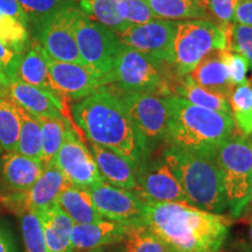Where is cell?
I'll return each mask as SVG.
<instances>
[{
	"instance_id": "41",
	"label": "cell",
	"mask_w": 252,
	"mask_h": 252,
	"mask_svg": "<svg viewBox=\"0 0 252 252\" xmlns=\"http://www.w3.org/2000/svg\"><path fill=\"white\" fill-rule=\"evenodd\" d=\"M19 56H20V54H17L13 50L7 48L5 45H2V43L0 42V63H1L2 67L5 68V70L7 71L11 81L17 78V67L19 62Z\"/></svg>"
},
{
	"instance_id": "43",
	"label": "cell",
	"mask_w": 252,
	"mask_h": 252,
	"mask_svg": "<svg viewBox=\"0 0 252 252\" xmlns=\"http://www.w3.org/2000/svg\"><path fill=\"white\" fill-rule=\"evenodd\" d=\"M237 24L252 26V0H239L235 9V20Z\"/></svg>"
},
{
	"instance_id": "6",
	"label": "cell",
	"mask_w": 252,
	"mask_h": 252,
	"mask_svg": "<svg viewBox=\"0 0 252 252\" xmlns=\"http://www.w3.org/2000/svg\"><path fill=\"white\" fill-rule=\"evenodd\" d=\"M216 160L230 217L239 220L247 209L252 186V141L249 135L232 132L217 147Z\"/></svg>"
},
{
	"instance_id": "16",
	"label": "cell",
	"mask_w": 252,
	"mask_h": 252,
	"mask_svg": "<svg viewBox=\"0 0 252 252\" xmlns=\"http://www.w3.org/2000/svg\"><path fill=\"white\" fill-rule=\"evenodd\" d=\"M46 61L53 84L63 99L80 100L105 87L103 78L87 65L58 61L47 53Z\"/></svg>"
},
{
	"instance_id": "35",
	"label": "cell",
	"mask_w": 252,
	"mask_h": 252,
	"mask_svg": "<svg viewBox=\"0 0 252 252\" xmlns=\"http://www.w3.org/2000/svg\"><path fill=\"white\" fill-rule=\"evenodd\" d=\"M220 25L224 30L226 49L244 56L252 64V26L237 23Z\"/></svg>"
},
{
	"instance_id": "11",
	"label": "cell",
	"mask_w": 252,
	"mask_h": 252,
	"mask_svg": "<svg viewBox=\"0 0 252 252\" xmlns=\"http://www.w3.org/2000/svg\"><path fill=\"white\" fill-rule=\"evenodd\" d=\"M88 189L103 219L126 225L145 224L146 201L133 189L119 188L105 181Z\"/></svg>"
},
{
	"instance_id": "37",
	"label": "cell",
	"mask_w": 252,
	"mask_h": 252,
	"mask_svg": "<svg viewBox=\"0 0 252 252\" xmlns=\"http://www.w3.org/2000/svg\"><path fill=\"white\" fill-rule=\"evenodd\" d=\"M117 11L126 24H145L156 19L145 0H118Z\"/></svg>"
},
{
	"instance_id": "51",
	"label": "cell",
	"mask_w": 252,
	"mask_h": 252,
	"mask_svg": "<svg viewBox=\"0 0 252 252\" xmlns=\"http://www.w3.org/2000/svg\"><path fill=\"white\" fill-rule=\"evenodd\" d=\"M219 252H220V251H219Z\"/></svg>"
},
{
	"instance_id": "39",
	"label": "cell",
	"mask_w": 252,
	"mask_h": 252,
	"mask_svg": "<svg viewBox=\"0 0 252 252\" xmlns=\"http://www.w3.org/2000/svg\"><path fill=\"white\" fill-rule=\"evenodd\" d=\"M238 2L239 0H207V9L220 24L234 23Z\"/></svg>"
},
{
	"instance_id": "44",
	"label": "cell",
	"mask_w": 252,
	"mask_h": 252,
	"mask_svg": "<svg viewBox=\"0 0 252 252\" xmlns=\"http://www.w3.org/2000/svg\"><path fill=\"white\" fill-rule=\"evenodd\" d=\"M225 252H252V245L245 241H236Z\"/></svg>"
},
{
	"instance_id": "46",
	"label": "cell",
	"mask_w": 252,
	"mask_h": 252,
	"mask_svg": "<svg viewBox=\"0 0 252 252\" xmlns=\"http://www.w3.org/2000/svg\"><path fill=\"white\" fill-rule=\"evenodd\" d=\"M191 1H195V2H197L198 5H201L202 6V7H204L207 9V0H191ZM208 11V9H207Z\"/></svg>"
},
{
	"instance_id": "32",
	"label": "cell",
	"mask_w": 252,
	"mask_h": 252,
	"mask_svg": "<svg viewBox=\"0 0 252 252\" xmlns=\"http://www.w3.org/2000/svg\"><path fill=\"white\" fill-rule=\"evenodd\" d=\"M229 104L238 131L244 135L252 134V86L250 82L232 90L229 96Z\"/></svg>"
},
{
	"instance_id": "21",
	"label": "cell",
	"mask_w": 252,
	"mask_h": 252,
	"mask_svg": "<svg viewBox=\"0 0 252 252\" xmlns=\"http://www.w3.org/2000/svg\"><path fill=\"white\" fill-rule=\"evenodd\" d=\"M17 78L62 98L56 91L52 78H50L45 49L41 47L40 42L36 39H32L27 48L19 56Z\"/></svg>"
},
{
	"instance_id": "38",
	"label": "cell",
	"mask_w": 252,
	"mask_h": 252,
	"mask_svg": "<svg viewBox=\"0 0 252 252\" xmlns=\"http://www.w3.org/2000/svg\"><path fill=\"white\" fill-rule=\"evenodd\" d=\"M220 56L224 61L226 69H228L229 77L234 87L243 86L248 83L247 74L250 67V62L248 61L244 56H242L238 53L231 52L228 49H220Z\"/></svg>"
},
{
	"instance_id": "25",
	"label": "cell",
	"mask_w": 252,
	"mask_h": 252,
	"mask_svg": "<svg viewBox=\"0 0 252 252\" xmlns=\"http://www.w3.org/2000/svg\"><path fill=\"white\" fill-rule=\"evenodd\" d=\"M172 94L181 97L188 100L189 103L201 106V108L231 115L228 97L197 86L188 76L179 78L175 82L172 89Z\"/></svg>"
},
{
	"instance_id": "9",
	"label": "cell",
	"mask_w": 252,
	"mask_h": 252,
	"mask_svg": "<svg viewBox=\"0 0 252 252\" xmlns=\"http://www.w3.org/2000/svg\"><path fill=\"white\" fill-rule=\"evenodd\" d=\"M75 39L83 64L99 75L108 86L106 78L123 46L117 34L87 17L80 8L75 24Z\"/></svg>"
},
{
	"instance_id": "42",
	"label": "cell",
	"mask_w": 252,
	"mask_h": 252,
	"mask_svg": "<svg viewBox=\"0 0 252 252\" xmlns=\"http://www.w3.org/2000/svg\"><path fill=\"white\" fill-rule=\"evenodd\" d=\"M0 252H19L17 237L5 220H0Z\"/></svg>"
},
{
	"instance_id": "33",
	"label": "cell",
	"mask_w": 252,
	"mask_h": 252,
	"mask_svg": "<svg viewBox=\"0 0 252 252\" xmlns=\"http://www.w3.org/2000/svg\"><path fill=\"white\" fill-rule=\"evenodd\" d=\"M19 217H20L21 236L26 252H48L39 214L27 212L19 215Z\"/></svg>"
},
{
	"instance_id": "15",
	"label": "cell",
	"mask_w": 252,
	"mask_h": 252,
	"mask_svg": "<svg viewBox=\"0 0 252 252\" xmlns=\"http://www.w3.org/2000/svg\"><path fill=\"white\" fill-rule=\"evenodd\" d=\"M54 163L74 186L90 188L104 181L93 154L82 141L72 124L69 125Z\"/></svg>"
},
{
	"instance_id": "2",
	"label": "cell",
	"mask_w": 252,
	"mask_h": 252,
	"mask_svg": "<svg viewBox=\"0 0 252 252\" xmlns=\"http://www.w3.org/2000/svg\"><path fill=\"white\" fill-rule=\"evenodd\" d=\"M231 220L181 203L146 201L145 224L171 252H219Z\"/></svg>"
},
{
	"instance_id": "5",
	"label": "cell",
	"mask_w": 252,
	"mask_h": 252,
	"mask_svg": "<svg viewBox=\"0 0 252 252\" xmlns=\"http://www.w3.org/2000/svg\"><path fill=\"white\" fill-rule=\"evenodd\" d=\"M178 80L172 64L123 45L106 82L108 86L122 91L172 96Z\"/></svg>"
},
{
	"instance_id": "29",
	"label": "cell",
	"mask_w": 252,
	"mask_h": 252,
	"mask_svg": "<svg viewBox=\"0 0 252 252\" xmlns=\"http://www.w3.org/2000/svg\"><path fill=\"white\" fill-rule=\"evenodd\" d=\"M17 111L20 118L18 150L23 156L41 161V126L35 115L28 112L17 104Z\"/></svg>"
},
{
	"instance_id": "10",
	"label": "cell",
	"mask_w": 252,
	"mask_h": 252,
	"mask_svg": "<svg viewBox=\"0 0 252 252\" xmlns=\"http://www.w3.org/2000/svg\"><path fill=\"white\" fill-rule=\"evenodd\" d=\"M80 8L68 1L35 31V39L50 58L83 64L75 39V24Z\"/></svg>"
},
{
	"instance_id": "14",
	"label": "cell",
	"mask_w": 252,
	"mask_h": 252,
	"mask_svg": "<svg viewBox=\"0 0 252 252\" xmlns=\"http://www.w3.org/2000/svg\"><path fill=\"white\" fill-rule=\"evenodd\" d=\"M175 33L176 23L154 19L145 24H130L116 34L124 46L172 64Z\"/></svg>"
},
{
	"instance_id": "7",
	"label": "cell",
	"mask_w": 252,
	"mask_h": 252,
	"mask_svg": "<svg viewBox=\"0 0 252 252\" xmlns=\"http://www.w3.org/2000/svg\"><path fill=\"white\" fill-rule=\"evenodd\" d=\"M220 49H226L224 30L220 24L209 20L176 23L172 61L175 76H187L209 53Z\"/></svg>"
},
{
	"instance_id": "22",
	"label": "cell",
	"mask_w": 252,
	"mask_h": 252,
	"mask_svg": "<svg viewBox=\"0 0 252 252\" xmlns=\"http://www.w3.org/2000/svg\"><path fill=\"white\" fill-rule=\"evenodd\" d=\"M187 76L197 86L223 94L228 97V99L235 89L230 81L225 63L220 56V49L209 53Z\"/></svg>"
},
{
	"instance_id": "17",
	"label": "cell",
	"mask_w": 252,
	"mask_h": 252,
	"mask_svg": "<svg viewBox=\"0 0 252 252\" xmlns=\"http://www.w3.org/2000/svg\"><path fill=\"white\" fill-rule=\"evenodd\" d=\"M6 98L35 116L68 118L64 100L48 91L15 78L6 87ZM69 119V118H68Z\"/></svg>"
},
{
	"instance_id": "8",
	"label": "cell",
	"mask_w": 252,
	"mask_h": 252,
	"mask_svg": "<svg viewBox=\"0 0 252 252\" xmlns=\"http://www.w3.org/2000/svg\"><path fill=\"white\" fill-rule=\"evenodd\" d=\"M115 90L127 109L149 154L154 147L167 143L171 118L168 96L156 93H128L116 88Z\"/></svg>"
},
{
	"instance_id": "45",
	"label": "cell",
	"mask_w": 252,
	"mask_h": 252,
	"mask_svg": "<svg viewBox=\"0 0 252 252\" xmlns=\"http://www.w3.org/2000/svg\"><path fill=\"white\" fill-rule=\"evenodd\" d=\"M238 220L242 223H245V224H249V223L252 222V186H251L250 198H249L247 209H245L244 214L242 215V217Z\"/></svg>"
},
{
	"instance_id": "18",
	"label": "cell",
	"mask_w": 252,
	"mask_h": 252,
	"mask_svg": "<svg viewBox=\"0 0 252 252\" xmlns=\"http://www.w3.org/2000/svg\"><path fill=\"white\" fill-rule=\"evenodd\" d=\"M42 162L23 156L19 152H5L0 158V185L1 194L20 193L30 189L42 175Z\"/></svg>"
},
{
	"instance_id": "12",
	"label": "cell",
	"mask_w": 252,
	"mask_h": 252,
	"mask_svg": "<svg viewBox=\"0 0 252 252\" xmlns=\"http://www.w3.org/2000/svg\"><path fill=\"white\" fill-rule=\"evenodd\" d=\"M69 185L70 182L52 162L30 189L20 193L1 194L0 203L18 216L27 212H45L55 206L59 195Z\"/></svg>"
},
{
	"instance_id": "40",
	"label": "cell",
	"mask_w": 252,
	"mask_h": 252,
	"mask_svg": "<svg viewBox=\"0 0 252 252\" xmlns=\"http://www.w3.org/2000/svg\"><path fill=\"white\" fill-rule=\"evenodd\" d=\"M0 14L12 18L28 27V18L17 0H0Z\"/></svg>"
},
{
	"instance_id": "34",
	"label": "cell",
	"mask_w": 252,
	"mask_h": 252,
	"mask_svg": "<svg viewBox=\"0 0 252 252\" xmlns=\"http://www.w3.org/2000/svg\"><path fill=\"white\" fill-rule=\"evenodd\" d=\"M0 42L17 54H21L31 42L27 27L14 19L0 14Z\"/></svg>"
},
{
	"instance_id": "28",
	"label": "cell",
	"mask_w": 252,
	"mask_h": 252,
	"mask_svg": "<svg viewBox=\"0 0 252 252\" xmlns=\"http://www.w3.org/2000/svg\"><path fill=\"white\" fill-rule=\"evenodd\" d=\"M36 117L41 126V150H42L41 162L46 168L50 163L54 162L56 154L61 149L71 122L68 118L46 117V116H36Z\"/></svg>"
},
{
	"instance_id": "27",
	"label": "cell",
	"mask_w": 252,
	"mask_h": 252,
	"mask_svg": "<svg viewBox=\"0 0 252 252\" xmlns=\"http://www.w3.org/2000/svg\"><path fill=\"white\" fill-rule=\"evenodd\" d=\"M154 18L160 20H204L206 8L191 0H145Z\"/></svg>"
},
{
	"instance_id": "26",
	"label": "cell",
	"mask_w": 252,
	"mask_h": 252,
	"mask_svg": "<svg viewBox=\"0 0 252 252\" xmlns=\"http://www.w3.org/2000/svg\"><path fill=\"white\" fill-rule=\"evenodd\" d=\"M97 252H171L146 224L130 225L126 234Z\"/></svg>"
},
{
	"instance_id": "13",
	"label": "cell",
	"mask_w": 252,
	"mask_h": 252,
	"mask_svg": "<svg viewBox=\"0 0 252 252\" xmlns=\"http://www.w3.org/2000/svg\"><path fill=\"white\" fill-rule=\"evenodd\" d=\"M137 191L145 201L172 202L191 206L180 182L162 156L146 157L137 168ZM193 207V206H191Z\"/></svg>"
},
{
	"instance_id": "1",
	"label": "cell",
	"mask_w": 252,
	"mask_h": 252,
	"mask_svg": "<svg viewBox=\"0 0 252 252\" xmlns=\"http://www.w3.org/2000/svg\"><path fill=\"white\" fill-rule=\"evenodd\" d=\"M71 115L88 140L121 154L135 169L150 156L127 109L111 86L76 100Z\"/></svg>"
},
{
	"instance_id": "48",
	"label": "cell",
	"mask_w": 252,
	"mask_h": 252,
	"mask_svg": "<svg viewBox=\"0 0 252 252\" xmlns=\"http://www.w3.org/2000/svg\"><path fill=\"white\" fill-rule=\"evenodd\" d=\"M69 1H72V2H75V1H80V0H69Z\"/></svg>"
},
{
	"instance_id": "23",
	"label": "cell",
	"mask_w": 252,
	"mask_h": 252,
	"mask_svg": "<svg viewBox=\"0 0 252 252\" xmlns=\"http://www.w3.org/2000/svg\"><path fill=\"white\" fill-rule=\"evenodd\" d=\"M39 214L48 252H75L70 234L74 222L58 204Z\"/></svg>"
},
{
	"instance_id": "31",
	"label": "cell",
	"mask_w": 252,
	"mask_h": 252,
	"mask_svg": "<svg viewBox=\"0 0 252 252\" xmlns=\"http://www.w3.org/2000/svg\"><path fill=\"white\" fill-rule=\"evenodd\" d=\"M118 0H80V8L94 21L117 33L130 24H126L119 17L117 11Z\"/></svg>"
},
{
	"instance_id": "50",
	"label": "cell",
	"mask_w": 252,
	"mask_h": 252,
	"mask_svg": "<svg viewBox=\"0 0 252 252\" xmlns=\"http://www.w3.org/2000/svg\"><path fill=\"white\" fill-rule=\"evenodd\" d=\"M0 151H1V149H0Z\"/></svg>"
},
{
	"instance_id": "20",
	"label": "cell",
	"mask_w": 252,
	"mask_h": 252,
	"mask_svg": "<svg viewBox=\"0 0 252 252\" xmlns=\"http://www.w3.org/2000/svg\"><path fill=\"white\" fill-rule=\"evenodd\" d=\"M89 150L104 181L131 190L137 187V169L124 157L91 141H89Z\"/></svg>"
},
{
	"instance_id": "3",
	"label": "cell",
	"mask_w": 252,
	"mask_h": 252,
	"mask_svg": "<svg viewBox=\"0 0 252 252\" xmlns=\"http://www.w3.org/2000/svg\"><path fill=\"white\" fill-rule=\"evenodd\" d=\"M167 145L202 154H216L217 147L235 131L231 115L194 105L179 96H168Z\"/></svg>"
},
{
	"instance_id": "36",
	"label": "cell",
	"mask_w": 252,
	"mask_h": 252,
	"mask_svg": "<svg viewBox=\"0 0 252 252\" xmlns=\"http://www.w3.org/2000/svg\"><path fill=\"white\" fill-rule=\"evenodd\" d=\"M28 18V24L36 31L69 0H17Z\"/></svg>"
},
{
	"instance_id": "19",
	"label": "cell",
	"mask_w": 252,
	"mask_h": 252,
	"mask_svg": "<svg viewBox=\"0 0 252 252\" xmlns=\"http://www.w3.org/2000/svg\"><path fill=\"white\" fill-rule=\"evenodd\" d=\"M130 225L100 220L98 222L72 226L70 239L75 252H97L119 241Z\"/></svg>"
},
{
	"instance_id": "47",
	"label": "cell",
	"mask_w": 252,
	"mask_h": 252,
	"mask_svg": "<svg viewBox=\"0 0 252 252\" xmlns=\"http://www.w3.org/2000/svg\"><path fill=\"white\" fill-rule=\"evenodd\" d=\"M250 228H249V243L252 245V222L249 223Z\"/></svg>"
},
{
	"instance_id": "4",
	"label": "cell",
	"mask_w": 252,
	"mask_h": 252,
	"mask_svg": "<svg viewBox=\"0 0 252 252\" xmlns=\"http://www.w3.org/2000/svg\"><path fill=\"white\" fill-rule=\"evenodd\" d=\"M162 158L180 182L191 206L215 214L228 210L216 154L168 146L163 150Z\"/></svg>"
},
{
	"instance_id": "30",
	"label": "cell",
	"mask_w": 252,
	"mask_h": 252,
	"mask_svg": "<svg viewBox=\"0 0 252 252\" xmlns=\"http://www.w3.org/2000/svg\"><path fill=\"white\" fill-rule=\"evenodd\" d=\"M20 118L17 104L6 97H0V149L5 152H17Z\"/></svg>"
},
{
	"instance_id": "24",
	"label": "cell",
	"mask_w": 252,
	"mask_h": 252,
	"mask_svg": "<svg viewBox=\"0 0 252 252\" xmlns=\"http://www.w3.org/2000/svg\"><path fill=\"white\" fill-rule=\"evenodd\" d=\"M56 204L70 217L74 224H87L103 220L94 206L88 188L69 185L59 195Z\"/></svg>"
},
{
	"instance_id": "49",
	"label": "cell",
	"mask_w": 252,
	"mask_h": 252,
	"mask_svg": "<svg viewBox=\"0 0 252 252\" xmlns=\"http://www.w3.org/2000/svg\"><path fill=\"white\" fill-rule=\"evenodd\" d=\"M251 81H252V76H251Z\"/></svg>"
}]
</instances>
